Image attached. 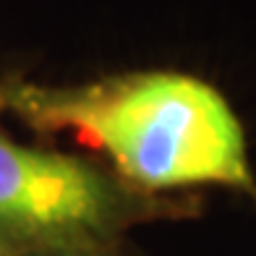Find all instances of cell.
I'll return each instance as SVG.
<instances>
[{"mask_svg":"<svg viewBox=\"0 0 256 256\" xmlns=\"http://www.w3.org/2000/svg\"><path fill=\"white\" fill-rule=\"evenodd\" d=\"M10 254H16V251H10V248H6L3 243H0V256H10Z\"/></svg>","mask_w":256,"mask_h":256,"instance_id":"277c9868","label":"cell"},{"mask_svg":"<svg viewBox=\"0 0 256 256\" xmlns=\"http://www.w3.org/2000/svg\"><path fill=\"white\" fill-rule=\"evenodd\" d=\"M202 196H149L94 157L24 144L0 126V243L10 251L120 243L128 232L191 220Z\"/></svg>","mask_w":256,"mask_h":256,"instance_id":"7a4b0ae2","label":"cell"},{"mask_svg":"<svg viewBox=\"0 0 256 256\" xmlns=\"http://www.w3.org/2000/svg\"><path fill=\"white\" fill-rule=\"evenodd\" d=\"M42 136H71L149 196L222 188L256 204L248 138L230 100L183 71L144 68L74 84L0 81V115Z\"/></svg>","mask_w":256,"mask_h":256,"instance_id":"6da1fadb","label":"cell"},{"mask_svg":"<svg viewBox=\"0 0 256 256\" xmlns=\"http://www.w3.org/2000/svg\"><path fill=\"white\" fill-rule=\"evenodd\" d=\"M10 256H138L128 248V243H76V246H48L16 251Z\"/></svg>","mask_w":256,"mask_h":256,"instance_id":"3957f363","label":"cell"}]
</instances>
